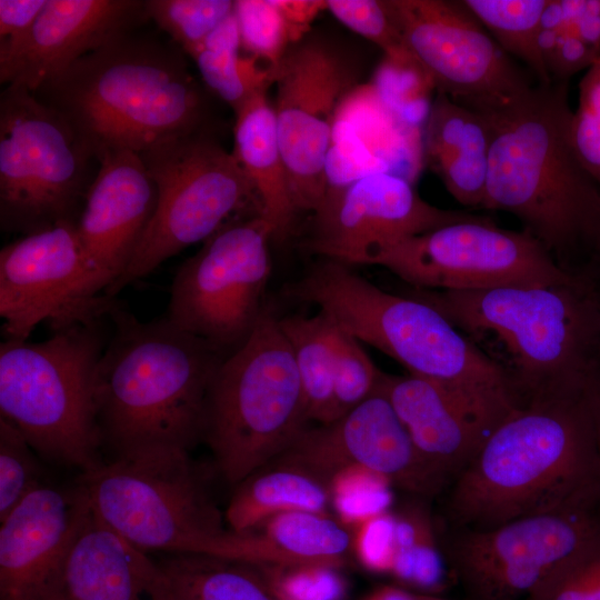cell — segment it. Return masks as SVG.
<instances>
[{
    "instance_id": "obj_1",
    "label": "cell",
    "mask_w": 600,
    "mask_h": 600,
    "mask_svg": "<svg viewBox=\"0 0 600 600\" xmlns=\"http://www.w3.org/2000/svg\"><path fill=\"white\" fill-rule=\"evenodd\" d=\"M472 110L491 130L483 208L514 216L566 272L600 270V187L570 140L568 81Z\"/></svg>"
},
{
    "instance_id": "obj_2",
    "label": "cell",
    "mask_w": 600,
    "mask_h": 600,
    "mask_svg": "<svg viewBox=\"0 0 600 600\" xmlns=\"http://www.w3.org/2000/svg\"><path fill=\"white\" fill-rule=\"evenodd\" d=\"M453 529L487 530L600 496V466L583 391L514 408L452 481Z\"/></svg>"
},
{
    "instance_id": "obj_3",
    "label": "cell",
    "mask_w": 600,
    "mask_h": 600,
    "mask_svg": "<svg viewBox=\"0 0 600 600\" xmlns=\"http://www.w3.org/2000/svg\"><path fill=\"white\" fill-rule=\"evenodd\" d=\"M506 377L519 403L583 391L600 368V292L594 280L480 291L414 288Z\"/></svg>"
},
{
    "instance_id": "obj_4",
    "label": "cell",
    "mask_w": 600,
    "mask_h": 600,
    "mask_svg": "<svg viewBox=\"0 0 600 600\" xmlns=\"http://www.w3.org/2000/svg\"><path fill=\"white\" fill-rule=\"evenodd\" d=\"M34 94L68 121L97 162L211 128L207 96L181 52L132 32L83 56Z\"/></svg>"
},
{
    "instance_id": "obj_5",
    "label": "cell",
    "mask_w": 600,
    "mask_h": 600,
    "mask_svg": "<svg viewBox=\"0 0 600 600\" xmlns=\"http://www.w3.org/2000/svg\"><path fill=\"white\" fill-rule=\"evenodd\" d=\"M113 331L94 379L102 444L114 456L190 449L202 439L208 390L226 358L167 317L143 322L111 300Z\"/></svg>"
},
{
    "instance_id": "obj_6",
    "label": "cell",
    "mask_w": 600,
    "mask_h": 600,
    "mask_svg": "<svg viewBox=\"0 0 600 600\" xmlns=\"http://www.w3.org/2000/svg\"><path fill=\"white\" fill-rule=\"evenodd\" d=\"M289 291L409 374L493 402L519 404L499 367L442 313L417 298L387 292L328 259L313 264Z\"/></svg>"
},
{
    "instance_id": "obj_7",
    "label": "cell",
    "mask_w": 600,
    "mask_h": 600,
    "mask_svg": "<svg viewBox=\"0 0 600 600\" xmlns=\"http://www.w3.org/2000/svg\"><path fill=\"white\" fill-rule=\"evenodd\" d=\"M106 317L54 331L44 341L0 344V417L37 453L81 471L101 462L94 379L107 343Z\"/></svg>"
},
{
    "instance_id": "obj_8",
    "label": "cell",
    "mask_w": 600,
    "mask_h": 600,
    "mask_svg": "<svg viewBox=\"0 0 600 600\" xmlns=\"http://www.w3.org/2000/svg\"><path fill=\"white\" fill-rule=\"evenodd\" d=\"M309 421L279 318L263 309L247 340L213 374L202 439L222 478L238 484L282 454Z\"/></svg>"
},
{
    "instance_id": "obj_9",
    "label": "cell",
    "mask_w": 600,
    "mask_h": 600,
    "mask_svg": "<svg viewBox=\"0 0 600 600\" xmlns=\"http://www.w3.org/2000/svg\"><path fill=\"white\" fill-rule=\"evenodd\" d=\"M78 484L93 514L144 552L207 554L227 532L187 450L114 456L82 471Z\"/></svg>"
},
{
    "instance_id": "obj_10",
    "label": "cell",
    "mask_w": 600,
    "mask_h": 600,
    "mask_svg": "<svg viewBox=\"0 0 600 600\" xmlns=\"http://www.w3.org/2000/svg\"><path fill=\"white\" fill-rule=\"evenodd\" d=\"M140 156L157 186V208L127 270L106 291L109 299L181 250L204 242L227 223L261 214L252 183L211 128L163 142Z\"/></svg>"
},
{
    "instance_id": "obj_11",
    "label": "cell",
    "mask_w": 600,
    "mask_h": 600,
    "mask_svg": "<svg viewBox=\"0 0 600 600\" xmlns=\"http://www.w3.org/2000/svg\"><path fill=\"white\" fill-rule=\"evenodd\" d=\"M96 160L68 121L33 92L0 96V223L29 234L77 222Z\"/></svg>"
},
{
    "instance_id": "obj_12",
    "label": "cell",
    "mask_w": 600,
    "mask_h": 600,
    "mask_svg": "<svg viewBox=\"0 0 600 600\" xmlns=\"http://www.w3.org/2000/svg\"><path fill=\"white\" fill-rule=\"evenodd\" d=\"M272 239L259 213L223 226L178 268L166 317L226 357L236 351L263 311Z\"/></svg>"
},
{
    "instance_id": "obj_13",
    "label": "cell",
    "mask_w": 600,
    "mask_h": 600,
    "mask_svg": "<svg viewBox=\"0 0 600 600\" xmlns=\"http://www.w3.org/2000/svg\"><path fill=\"white\" fill-rule=\"evenodd\" d=\"M372 264L413 288L440 291L547 286L578 278L561 269L529 232L502 229L482 216L397 241Z\"/></svg>"
},
{
    "instance_id": "obj_14",
    "label": "cell",
    "mask_w": 600,
    "mask_h": 600,
    "mask_svg": "<svg viewBox=\"0 0 600 600\" xmlns=\"http://www.w3.org/2000/svg\"><path fill=\"white\" fill-rule=\"evenodd\" d=\"M600 536V496L487 530L453 529L446 556L464 600H518Z\"/></svg>"
},
{
    "instance_id": "obj_15",
    "label": "cell",
    "mask_w": 600,
    "mask_h": 600,
    "mask_svg": "<svg viewBox=\"0 0 600 600\" xmlns=\"http://www.w3.org/2000/svg\"><path fill=\"white\" fill-rule=\"evenodd\" d=\"M357 78L352 59L319 38L293 43L276 68L272 107L297 213H314L326 199L337 112Z\"/></svg>"
},
{
    "instance_id": "obj_16",
    "label": "cell",
    "mask_w": 600,
    "mask_h": 600,
    "mask_svg": "<svg viewBox=\"0 0 600 600\" xmlns=\"http://www.w3.org/2000/svg\"><path fill=\"white\" fill-rule=\"evenodd\" d=\"M421 76L438 92L474 108L532 86L462 1L382 0Z\"/></svg>"
},
{
    "instance_id": "obj_17",
    "label": "cell",
    "mask_w": 600,
    "mask_h": 600,
    "mask_svg": "<svg viewBox=\"0 0 600 600\" xmlns=\"http://www.w3.org/2000/svg\"><path fill=\"white\" fill-rule=\"evenodd\" d=\"M93 299L76 222L24 234L0 251V317L4 340L26 341L40 322L58 331L107 314Z\"/></svg>"
},
{
    "instance_id": "obj_18",
    "label": "cell",
    "mask_w": 600,
    "mask_h": 600,
    "mask_svg": "<svg viewBox=\"0 0 600 600\" xmlns=\"http://www.w3.org/2000/svg\"><path fill=\"white\" fill-rule=\"evenodd\" d=\"M308 247L328 260L372 264L388 246L474 216L434 207L406 178L372 171L328 191Z\"/></svg>"
},
{
    "instance_id": "obj_19",
    "label": "cell",
    "mask_w": 600,
    "mask_h": 600,
    "mask_svg": "<svg viewBox=\"0 0 600 600\" xmlns=\"http://www.w3.org/2000/svg\"><path fill=\"white\" fill-rule=\"evenodd\" d=\"M274 464L302 469L326 482L346 467H364L392 486L422 497L436 496L447 486L421 457L378 389L339 419L308 427Z\"/></svg>"
},
{
    "instance_id": "obj_20",
    "label": "cell",
    "mask_w": 600,
    "mask_h": 600,
    "mask_svg": "<svg viewBox=\"0 0 600 600\" xmlns=\"http://www.w3.org/2000/svg\"><path fill=\"white\" fill-rule=\"evenodd\" d=\"M157 186L140 154L114 151L98 160V170L76 222L93 299L123 274L154 214Z\"/></svg>"
},
{
    "instance_id": "obj_21",
    "label": "cell",
    "mask_w": 600,
    "mask_h": 600,
    "mask_svg": "<svg viewBox=\"0 0 600 600\" xmlns=\"http://www.w3.org/2000/svg\"><path fill=\"white\" fill-rule=\"evenodd\" d=\"M377 389L390 401L421 457L447 484L517 408L409 373L382 372Z\"/></svg>"
},
{
    "instance_id": "obj_22",
    "label": "cell",
    "mask_w": 600,
    "mask_h": 600,
    "mask_svg": "<svg viewBox=\"0 0 600 600\" xmlns=\"http://www.w3.org/2000/svg\"><path fill=\"white\" fill-rule=\"evenodd\" d=\"M83 489L42 483L1 520V600H48L90 513Z\"/></svg>"
},
{
    "instance_id": "obj_23",
    "label": "cell",
    "mask_w": 600,
    "mask_h": 600,
    "mask_svg": "<svg viewBox=\"0 0 600 600\" xmlns=\"http://www.w3.org/2000/svg\"><path fill=\"white\" fill-rule=\"evenodd\" d=\"M146 18L144 1L47 0L27 39L0 62L1 83L34 93L83 56L132 32Z\"/></svg>"
},
{
    "instance_id": "obj_24",
    "label": "cell",
    "mask_w": 600,
    "mask_h": 600,
    "mask_svg": "<svg viewBox=\"0 0 600 600\" xmlns=\"http://www.w3.org/2000/svg\"><path fill=\"white\" fill-rule=\"evenodd\" d=\"M48 600H176V597L160 563L90 511L67 552Z\"/></svg>"
},
{
    "instance_id": "obj_25",
    "label": "cell",
    "mask_w": 600,
    "mask_h": 600,
    "mask_svg": "<svg viewBox=\"0 0 600 600\" xmlns=\"http://www.w3.org/2000/svg\"><path fill=\"white\" fill-rule=\"evenodd\" d=\"M352 532L328 513L293 510L244 531L228 530L209 556L250 564L329 563L343 567Z\"/></svg>"
},
{
    "instance_id": "obj_26",
    "label": "cell",
    "mask_w": 600,
    "mask_h": 600,
    "mask_svg": "<svg viewBox=\"0 0 600 600\" xmlns=\"http://www.w3.org/2000/svg\"><path fill=\"white\" fill-rule=\"evenodd\" d=\"M491 130L486 117L438 92L424 128V156L449 193L461 204L482 207Z\"/></svg>"
},
{
    "instance_id": "obj_27",
    "label": "cell",
    "mask_w": 600,
    "mask_h": 600,
    "mask_svg": "<svg viewBox=\"0 0 600 600\" xmlns=\"http://www.w3.org/2000/svg\"><path fill=\"white\" fill-rule=\"evenodd\" d=\"M234 114L232 153L253 186L273 239L283 240L292 229L297 211L267 92L250 99Z\"/></svg>"
},
{
    "instance_id": "obj_28",
    "label": "cell",
    "mask_w": 600,
    "mask_h": 600,
    "mask_svg": "<svg viewBox=\"0 0 600 600\" xmlns=\"http://www.w3.org/2000/svg\"><path fill=\"white\" fill-rule=\"evenodd\" d=\"M330 493L326 481L302 469L274 464L258 470L237 484L224 520L230 531H248L268 518L293 510L328 513Z\"/></svg>"
},
{
    "instance_id": "obj_29",
    "label": "cell",
    "mask_w": 600,
    "mask_h": 600,
    "mask_svg": "<svg viewBox=\"0 0 600 600\" xmlns=\"http://www.w3.org/2000/svg\"><path fill=\"white\" fill-rule=\"evenodd\" d=\"M300 378L310 421L337 419L334 361L338 324L326 312L279 318Z\"/></svg>"
},
{
    "instance_id": "obj_30",
    "label": "cell",
    "mask_w": 600,
    "mask_h": 600,
    "mask_svg": "<svg viewBox=\"0 0 600 600\" xmlns=\"http://www.w3.org/2000/svg\"><path fill=\"white\" fill-rule=\"evenodd\" d=\"M234 13L230 14L191 54L204 84L237 111L274 82L276 68L240 54Z\"/></svg>"
},
{
    "instance_id": "obj_31",
    "label": "cell",
    "mask_w": 600,
    "mask_h": 600,
    "mask_svg": "<svg viewBox=\"0 0 600 600\" xmlns=\"http://www.w3.org/2000/svg\"><path fill=\"white\" fill-rule=\"evenodd\" d=\"M176 600H273L253 564L203 553H172L160 562Z\"/></svg>"
},
{
    "instance_id": "obj_32",
    "label": "cell",
    "mask_w": 600,
    "mask_h": 600,
    "mask_svg": "<svg viewBox=\"0 0 600 600\" xmlns=\"http://www.w3.org/2000/svg\"><path fill=\"white\" fill-rule=\"evenodd\" d=\"M549 0H462L464 7L509 56L520 60L537 83L552 80L539 47L541 19Z\"/></svg>"
},
{
    "instance_id": "obj_33",
    "label": "cell",
    "mask_w": 600,
    "mask_h": 600,
    "mask_svg": "<svg viewBox=\"0 0 600 600\" xmlns=\"http://www.w3.org/2000/svg\"><path fill=\"white\" fill-rule=\"evenodd\" d=\"M394 514L396 543L390 574L426 594L442 592L448 571L429 510L423 503L412 502Z\"/></svg>"
},
{
    "instance_id": "obj_34",
    "label": "cell",
    "mask_w": 600,
    "mask_h": 600,
    "mask_svg": "<svg viewBox=\"0 0 600 600\" xmlns=\"http://www.w3.org/2000/svg\"><path fill=\"white\" fill-rule=\"evenodd\" d=\"M233 13L241 49L273 68L302 39L279 0H237Z\"/></svg>"
},
{
    "instance_id": "obj_35",
    "label": "cell",
    "mask_w": 600,
    "mask_h": 600,
    "mask_svg": "<svg viewBox=\"0 0 600 600\" xmlns=\"http://www.w3.org/2000/svg\"><path fill=\"white\" fill-rule=\"evenodd\" d=\"M231 0H148L152 19L189 56L230 16Z\"/></svg>"
},
{
    "instance_id": "obj_36",
    "label": "cell",
    "mask_w": 600,
    "mask_h": 600,
    "mask_svg": "<svg viewBox=\"0 0 600 600\" xmlns=\"http://www.w3.org/2000/svg\"><path fill=\"white\" fill-rule=\"evenodd\" d=\"M330 506L350 531L364 520L390 510L392 483L382 474L359 466L346 467L328 482Z\"/></svg>"
},
{
    "instance_id": "obj_37",
    "label": "cell",
    "mask_w": 600,
    "mask_h": 600,
    "mask_svg": "<svg viewBox=\"0 0 600 600\" xmlns=\"http://www.w3.org/2000/svg\"><path fill=\"white\" fill-rule=\"evenodd\" d=\"M253 566L273 600H343L347 596L342 567L329 563Z\"/></svg>"
},
{
    "instance_id": "obj_38",
    "label": "cell",
    "mask_w": 600,
    "mask_h": 600,
    "mask_svg": "<svg viewBox=\"0 0 600 600\" xmlns=\"http://www.w3.org/2000/svg\"><path fill=\"white\" fill-rule=\"evenodd\" d=\"M33 451L19 429L0 417V521L44 483Z\"/></svg>"
},
{
    "instance_id": "obj_39",
    "label": "cell",
    "mask_w": 600,
    "mask_h": 600,
    "mask_svg": "<svg viewBox=\"0 0 600 600\" xmlns=\"http://www.w3.org/2000/svg\"><path fill=\"white\" fill-rule=\"evenodd\" d=\"M527 600H600V536L550 570Z\"/></svg>"
},
{
    "instance_id": "obj_40",
    "label": "cell",
    "mask_w": 600,
    "mask_h": 600,
    "mask_svg": "<svg viewBox=\"0 0 600 600\" xmlns=\"http://www.w3.org/2000/svg\"><path fill=\"white\" fill-rule=\"evenodd\" d=\"M381 374L361 342L338 326L334 361L337 419L372 396Z\"/></svg>"
},
{
    "instance_id": "obj_41",
    "label": "cell",
    "mask_w": 600,
    "mask_h": 600,
    "mask_svg": "<svg viewBox=\"0 0 600 600\" xmlns=\"http://www.w3.org/2000/svg\"><path fill=\"white\" fill-rule=\"evenodd\" d=\"M324 4L338 21L382 49L390 62L414 66L382 0H328Z\"/></svg>"
},
{
    "instance_id": "obj_42",
    "label": "cell",
    "mask_w": 600,
    "mask_h": 600,
    "mask_svg": "<svg viewBox=\"0 0 600 600\" xmlns=\"http://www.w3.org/2000/svg\"><path fill=\"white\" fill-rule=\"evenodd\" d=\"M574 153L600 187V58L579 82V102L570 121Z\"/></svg>"
},
{
    "instance_id": "obj_43",
    "label": "cell",
    "mask_w": 600,
    "mask_h": 600,
    "mask_svg": "<svg viewBox=\"0 0 600 600\" xmlns=\"http://www.w3.org/2000/svg\"><path fill=\"white\" fill-rule=\"evenodd\" d=\"M352 530V553L360 564L371 572L390 574L396 543L394 511L376 514Z\"/></svg>"
},
{
    "instance_id": "obj_44",
    "label": "cell",
    "mask_w": 600,
    "mask_h": 600,
    "mask_svg": "<svg viewBox=\"0 0 600 600\" xmlns=\"http://www.w3.org/2000/svg\"><path fill=\"white\" fill-rule=\"evenodd\" d=\"M47 0H0V62L11 57L30 33Z\"/></svg>"
},
{
    "instance_id": "obj_45",
    "label": "cell",
    "mask_w": 600,
    "mask_h": 600,
    "mask_svg": "<svg viewBox=\"0 0 600 600\" xmlns=\"http://www.w3.org/2000/svg\"><path fill=\"white\" fill-rule=\"evenodd\" d=\"M584 394L592 417L600 466V368L589 379L584 388Z\"/></svg>"
},
{
    "instance_id": "obj_46",
    "label": "cell",
    "mask_w": 600,
    "mask_h": 600,
    "mask_svg": "<svg viewBox=\"0 0 600 600\" xmlns=\"http://www.w3.org/2000/svg\"><path fill=\"white\" fill-rule=\"evenodd\" d=\"M416 594L396 586H382L362 600H413Z\"/></svg>"
},
{
    "instance_id": "obj_47",
    "label": "cell",
    "mask_w": 600,
    "mask_h": 600,
    "mask_svg": "<svg viewBox=\"0 0 600 600\" xmlns=\"http://www.w3.org/2000/svg\"><path fill=\"white\" fill-rule=\"evenodd\" d=\"M413 600H447L437 594H416Z\"/></svg>"
}]
</instances>
